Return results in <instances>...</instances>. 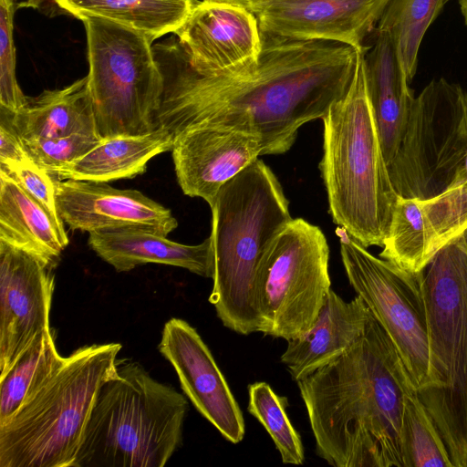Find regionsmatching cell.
<instances>
[{"mask_svg": "<svg viewBox=\"0 0 467 467\" xmlns=\"http://www.w3.org/2000/svg\"><path fill=\"white\" fill-rule=\"evenodd\" d=\"M390 0H264L249 5L262 35L368 47Z\"/></svg>", "mask_w": 467, "mask_h": 467, "instance_id": "obj_13", "label": "cell"}, {"mask_svg": "<svg viewBox=\"0 0 467 467\" xmlns=\"http://www.w3.org/2000/svg\"><path fill=\"white\" fill-rule=\"evenodd\" d=\"M15 0H0V109L16 113L27 102L16 74Z\"/></svg>", "mask_w": 467, "mask_h": 467, "instance_id": "obj_30", "label": "cell"}, {"mask_svg": "<svg viewBox=\"0 0 467 467\" xmlns=\"http://www.w3.org/2000/svg\"><path fill=\"white\" fill-rule=\"evenodd\" d=\"M467 227V182L428 199L398 197L379 257L421 274Z\"/></svg>", "mask_w": 467, "mask_h": 467, "instance_id": "obj_15", "label": "cell"}, {"mask_svg": "<svg viewBox=\"0 0 467 467\" xmlns=\"http://www.w3.org/2000/svg\"><path fill=\"white\" fill-rule=\"evenodd\" d=\"M371 313L358 295L344 300L332 288L314 325L288 340L280 360L295 381H299L344 353L365 331Z\"/></svg>", "mask_w": 467, "mask_h": 467, "instance_id": "obj_19", "label": "cell"}, {"mask_svg": "<svg viewBox=\"0 0 467 467\" xmlns=\"http://www.w3.org/2000/svg\"><path fill=\"white\" fill-rule=\"evenodd\" d=\"M203 1L230 4V5H238V6L246 8L251 4L264 1V0H203Z\"/></svg>", "mask_w": 467, "mask_h": 467, "instance_id": "obj_34", "label": "cell"}, {"mask_svg": "<svg viewBox=\"0 0 467 467\" xmlns=\"http://www.w3.org/2000/svg\"><path fill=\"white\" fill-rule=\"evenodd\" d=\"M51 328L38 334L0 375V427L18 410L26 394L36 388L61 363Z\"/></svg>", "mask_w": 467, "mask_h": 467, "instance_id": "obj_26", "label": "cell"}, {"mask_svg": "<svg viewBox=\"0 0 467 467\" xmlns=\"http://www.w3.org/2000/svg\"><path fill=\"white\" fill-rule=\"evenodd\" d=\"M22 141L30 159L51 174L54 171L84 156L100 141V139L91 135L75 134Z\"/></svg>", "mask_w": 467, "mask_h": 467, "instance_id": "obj_31", "label": "cell"}, {"mask_svg": "<svg viewBox=\"0 0 467 467\" xmlns=\"http://www.w3.org/2000/svg\"><path fill=\"white\" fill-rule=\"evenodd\" d=\"M296 383L316 452L329 465L404 467V396L412 381L373 316L344 353Z\"/></svg>", "mask_w": 467, "mask_h": 467, "instance_id": "obj_2", "label": "cell"}, {"mask_svg": "<svg viewBox=\"0 0 467 467\" xmlns=\"http://www.w3.org/2000/svg\"><path fill=\"white\" fill-rule=\"evenodd\" d=\"M442 7L441 0H390L378 23L392 39L410 82L423 36Z\"/></svg>", "mask_w": 467, "mask_h": 467, "instance_id": "obj_27", "label": "cell"}, {"mask_svg": "<svg viewBox=\"0 0 467 467\" xmlns=\"http://www.w3.org/2000/svg\"><path fill=\"white\" fill-rule=\"evenodd\" d=\"M450 0H441L442 5H444Z\"/></svg>", "mask_w": 467, "mask_h": 467, "instance_id": "obj_38", "label": "cell"}, {"mask_svg": "<svg viewBox=\"0 0 467 467\" xmlns=\"http://www.w3.org/2000/svg\"><path fill=\"white\" fill-rule=\"evenodd\" d=\"M467 158V93L444 78L413 99L388 166L400 197L428 199L450 189Z\"/></svg>", "mask_w": 467, "mask_h": 467, "instance_id": "obj_9", "label": "cell"}, {"mask_svg": "<svg viewBox=\"0 0 467 467\" xmlns=\"http://www.w3.org/2000/svg\"><path fill=\"white\" fill-rule=\"evenodd\" d=\"M257 63L243 72L210 77L195 71L178 39L153 46L163 77L157 129L173 140L207 125L236 127L259 136L262 155L286 152L304 124L322 119L347 91L356 48L324 40L262 35Z\"/></svg>", "mask_w": 467, "mask_h": 467, "instance_id": "obj_1", "label": "cell"}, {"mask_svg": "<svg viewBox=\"0 0 467 467\" xmlns=\"http://www.w3.org/2000/svg\"><path fill=\"white\" fill-rule=\"evenodd\" d=\"M191 67L210 76L234 75L253 67L262 50L255 16L230 4L197 1L174 33Z\"/></svg>", "mask_w": 467, "mask_h": 467, "instance_id": "obj_14", "label": "cell"}, {"mask_svg": "<svg viewBox=\"0 0 467 467\" xmlns=\"http://www.w3.org/2000/svg\"><path fill=\"white\" fill-rule=\"evenodd\" d=\"M459 5L464 18L465 25L467 26V0H459Z\"/></svg>", "mask_w": 467, "mask_h": 467, "instance_id": "obj_37", "label": "cell"}, {"mask_svg": "<svg viewBox=\"0 0 467 467\" xmlns=\"http://www.w3.org/2000/svg\"><path fill=\"white\" fill-rule=\"evenodd\" d=\"M183 193L211 206L223 184L262 155L259 136L236 127L207 125L175 137L171 149Z\"/></svg>", "mask_w": 467, "mask_h": 467, "instance_id": "obj_17", "label": "cell"}, {"mask_svg": "<svg viewBox=\"0 0 467 467\" xmlns=\"http://www.w3.org/2000/svg\"><path fill=\"white\" fill-rule=\"evenodd\" d=\"M186 398L138 362L100 388L73 467H163L182 444Z\"/></svg>", "mask_w": 467, "mask_h": 467, "instance_id": "obj_6", "label": "cell"}, {"mask_svg": "<svg viewBox=\"0 0 467 467\" xmlns=\"http://www.w3.org/2000/svg\"><path fill=\"white\" fill-rule=\"evenodd\" d=\"M429 373L416 389L453 467H467V254L452 241L421 276Z\"/></svg>", "mask_w": 467, "mask_h": 467, "instance_id": "obj_7", "label": "cell"}, {"mask_svg": "<svg viewBox=\"0 0 467 467\" xmlns=\"http://www.w3.org/2000/svg\"><path fill=\"white\" fill-rule=\"evenodd\" d=\"M160 353L173 367L187 398L222 436L240 442L245 433L240 407L197 330L183 319L173 317L163 327Z\"/></svg>", "mask_w": 467, "mask_h": 467, "instance_id": "obj_16", "label": "cell"}, {"mask_svg": "<svg viewBox=\"0 0 467 467\" xmlns=\"http://www.w3.org/2000/svg\"><path fill=\"white\" fill-rule=\"evenodd\" d=\"M49 262L0 240V373L50 327L55 287Z\"/></svg>", "mask_w": 467, "mask_h": 467, "instance_id": "obj_12", "label": "cell"}, {"mask_svg": "<svg viewBox=\"0 0 467 467\" xmlns=\"http://www.w3.org/2000/svg\"><path fill=\"white\" fill-rule=\"evenodd\" d=\"M467 182V158H466V161H465V163L462 167V169L461 170V171L458 173L453 184L451 187L453 186H457L462 182Z\"/></svg>", "mask_w": 467, "mask_h": 467, "instance_id": "obj_35", "label": "cell"}, {"mask_svg": "<svg viewBox=\"0 0 467 467\" xmlns=\"http://www.w3.org/2000/svg\"><path fill=\"white\" fill-rule=\"evenodd\" d=\"M0 172L15 181L64 227L57 205L55 178L38 167L30 158L22 161H0Z\"/></svg>", "mask_w": 467, "mask_h": 467, "instance_id": "obj_32", "label": "cell"}, {"mask_svg": "<svg viewBox=\"0 0 467 467\" xmlns=\"http://www.w3.org/2000/svg\"><path fill=\"white\" fill-rule=\"evenodd\" d=\"M78 19L95 16L115 21L146 35L152 42L175 33L196 0H53Z\"/></svg>", "mask_w": 467, "mask_h": 467, "instance_id": "obj_25", "label": "cell"}, {"mask_svg": "<svg viewBox=\"0 0 467 467\" xmlns=\"http://www.w3.org/2000/svg\"><path fill=\"white\" fill-rule=\"evenodd\" d=\"M366 49L356 48L351 82L321 119L319 170L334 223L367 248L382 246L399 196L389 178L368 94Z\"/></svg>", "mask_w": 467, "mask_h": 467, "instance_id": "obj_4", "label": "cell"}, {"mask_svg": "<svg viewBox=\"0 0 467 467\" xmlns=\"http://www.w3.org/2000/svg\"><path fill=\"white\" fill-rule=\"evenodd\" d=\"M88 234L92 250L118 272H128L138 265L154 263L182 267L202 277H213L210 236L199 244L189 245L139 227L112 228Z\"/></svg>", "mask_w": 467, "mask_h": 467, "instance_id": "obj_20", "label": "cell"}, {"mask_svg": "<svg viewBox=\"0 0 467 467\" xmlns=\"http://www.w3.org/2000/svg\"><path fill=\"white\" fill-rule=\"evenodd\" d=\"M119 343L76 349L0 427V467H73L97 395L118 370Z\"/></svg>", "mask_w": 467, "mask_h": 467, "instance_id": "obj_5", "label": "cell"}, {"mask_svg": "<svg viewBox=\"0 0 467 467\" xmlns=\"http://www.w3.org/2000/svg\"><path fill=\"white\" fill-rule=\"evenodd\" d=\"M287 398L277 395L266 382L248 386V412L269 433L283 463L300 465L305 459L304 448L287 416Z\"/></svg>", "mask_w": 467, "mask_h": 467, "instance_id": "obj_29", "label": "cell"}, {"mask_svg": "<svg viewBox=\"0 0 467 467\" xmlns=\"http://www.w3.org/2000/svg\"><path fill=\"white\" fill-rule=\"evenodd\" d=\"M455 242L467 254V227L455 239Z\"/></svg>", "mask_w": 467, "mask_h": 467, "instance_id": "obj_36", "label": "cell"}, {"mask_svg": "<svg viewBox=\"0 0 467 467\" xmlns=\"http://www.w3.org/2000/svg\"><path fill=\"white\" fill-rule=\"evenodd\" d=\"M0 161H22L29 159L24 143L15 130L10 113L1 109Z\"/></svg>", "mask_w": 467, "mask_h": 467, "instance_id": "obj_33", "label": "cell"}, {"mask_svg": "<svg viewBox=\"0 0 467 467\" xmlns=\"http://www.w3.org/2000/svg\"><path fill=\"white\" fill-rule=\"evenodd\" d=\"M10 116L22 140L75 134L99 137L87 76L63 88L28 98L26 104Z\"/></svg>", "mask_w": 467, "mask_h": 467, "instance_id": "obj_22", "label": "cell"}, {"mask_svg": "<svg viewBox=\"0 0 467 467\" xmlns=\"http://www.w3.org/2000/svg\"><path fill=\"white\" fill-rule=\"evenodd\" d=\"M336 234L350 285L389 337L413 385L419 389L429 373L423 272L414 275L376 257L340 226Z\"/></svg>", "mask_w": 467, "mask_h": 467, "instance_id": "obj_11", "label": "cell"}, {"mask_svg": "<svg viewBox=\"0 0 467 467\" xmlns=\"http://www.w3.org/2000/svg\"><path fill=\"white\" fill-rule=\"evenodd\" d=\"M402 450L404 467H453L445 443L412 383L404 396Z\"/></svg>", "mask_w": 467, "mask_h": 467, "instance_id": "obj_28", "label": "cell"}, {"mask_svg": "<svg viewBox=\"0 0 467 467\" xmlns=\"http://www.w3.org/2000/svg\"><path fill=\"white\" fill-rule=\"evenodd\" d=\"M365 51L368 94L387 166L392 161L413 102L409 79L386 31L376 28Z\"/></svg>", "mask_w": 467, "mask_h": 467, "instance_id": "obj_21", "label": "cell"}, {"mask_svg": "<svg viewBox=\"0 0 467 467\" xmlns=\"http://www.w3.org/2000/svg\"><path fill=\"white\" fill-rule=\"evenodd\" d=\"M0 240L58 263L68 244L64 227L15 181L0 172Z\"/></svg>", "mask_w": 467, "mask_h": 467, "instance_id": "obj_24", "label": "cell"}, {"mask_svg": "<svg viewBox=\"0 0 467 467\" xmlns=\"http://www.w3.org/2000/svg\"><path fill=\"white\" fill-rule=\"evenodd\" d=\"M329 247L321 229L292 219L275 236L260 266V332L290 340L314 325L331 289Z\"/></svg>", "mask_w": 467, "mask_h": 467, "instance_id": "obj_10", "label": "cell"}, {"mask_svg": "<svg viewBox=\"0 0 467 467\" xmlns=\"http://www.w3.org/2000/svg\"><path fill=\"white\" fill-rule=\"evenodd\" d=\"M212 210L213 289L209 302L223 325L260 332L258 275L278 233L293 219L273 171L259 158L218 192Z\"/></svg>", "mask_w": 467, "mask_h": 467, "instance_id": "obj_3", "label": "cell"}, {"mask_svg": "<svg viewBox=\"0 0 467 467\" xmlns=\"http://www.w3.org/2000/svg\"><path fill=\"white\" fill-rule=\"evenodd\" d=\"M55 178L57 211L72 230L139 227L168 236L178 226L171 212L136 190L106 182Z\"/></svg>", "mask_w": 467, "mask_h": 467, "instance_id": "obj_18", "label": "cell"}, {"mask_svg": "<svg viewBox=\"0 0 467 467\" xmlns=\"http://www.w3.org/2000/svg\"><path fill=\"white\" fill-rule=\"evenodd\" d=\"M173 141L172 135L163 129L143 135L100 140L84 156L54 171L51 175L57 179L97 182L131 179L146 171L150 159L171 150Z\"/></svg>", "mask_w": 467, "mask_h": 467, "instance_id": "obj_23", "label": "cell"}, {"mask_svg": "<svg viewBox=\"0 0 467 467\" xmlns=\"http://www.w3.org/2000/svg\"><path fill=\"white\" fill-rule=\"evenodd\" d=\"M30 1H34V0H30Z\"/></svg>", "mask_w": 467, "mask_h": 467, "instance_id": "obj_39", "label": "cell"}, {"mask_svg": "<svg viewBox=\"0 0 467 467\" xmlns=\"http://www.w3.org/2000/svg\"><path fill=\"white\" fill-rule=\"evenodd\" d=\"M81 21L99 139L143 135L156 130L163 77L153 42L143 33L109 19L88 16Z\"/></svg>", "mask_w": 467, "mask_h": 467, "instance_id": "obj_8", "label": "cell"}]
</instances>
